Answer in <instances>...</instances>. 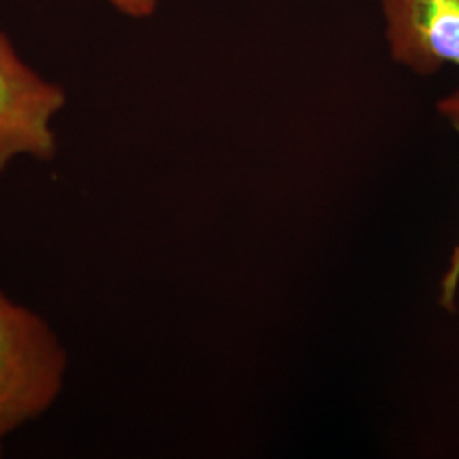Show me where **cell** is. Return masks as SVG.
I'll list each match as a JSON object with an SVG mask.
<instances>
[{"label":"cell","mask_w":459,"mask_h":459,"mask_svg":"<svg viewBox=\"0 0 459 459\" xmlns=\"http://www.w3.org/2000/svg\"><path fill=\"white\" fill-rule=\"evenodd\" d=\"M65 102V91L24 64L0 31V172L24 155L45 162L55 159L51 119Z\"/></svg>","instance_id":"7a4b0ae2"},{"label":"cell","mask_w":459,"mask_h":459,"mask_svg":"<svg viewBox=\"0 0 459 459\" xmlns=\"http://www.w3.org/2000/svg\"><path fill=\"white\" fill-rule=\"evenodd\" d=\"M439 113L449 121V125L459 133V91L453 92L451 96L441 99L437 104ZM459 288V244L455 247L449 265L444 273L443 281H441V296L439 303L447 312L456 310V295Z\"/></svg>","instance_id":"277c9868"},{"label":"cell","mask_w":459,"mask_h":459,"mask_svg":"<svg viewBox=\"0 0 459 459\" xmlns=\"http://www.w3.org/2000/svg\"><path fill=\"white\" fill-rule=\"evenodd\" d=\"M394 62L430 75L459 66V0H383Z\"/></svg>","instance_id":"3957f363"},{"label":"cell","mask_w":459,"mask_h":459,"mask_svg":"<svg viewBox=\"0 0 459 459\" xmlns=\"http://www.w3.org/2000/svg\"><path fill=\"white\" fill-rule=\"evenodd\" d=\"M66 373L68 354L56 332L0 291V456L9 436L56 403Z\"/></svg>","instance_id":"6da1fadb"},{"label":"cell","mask_w":459,"mask_h":459,"mask_svg":"<svg viewBox=\"0 0 459 459\" xmlns=\"http://www.w3.org/2000/svg\"><path fill=\"white\" fill-rule=\"evenodd\" d=\"M116 9L130 17H148L155 13L157 0H109Z\"/></svg>","instance_id":"5b68a950"}]
</instances>
